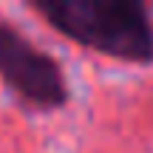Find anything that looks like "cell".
Returning a JSON list of instances; mask_svg holds the SVG:
<instances>
[{
	"instance_id": "cell-1",
	"label": "cell",
	"mask_w": 153,
	"mask_h": 153,
	"mask_svg": "<svg viewBox=\"0 0 153 153\" xmlns=\"http://www.w3.org/2000/svg\"><path fill=\"white\" fill-rule=\"evenodd\" d=\"M28 6L82 48L133 65L153 62V20L142 0H28Z\"/></svg>"
},
{
	"instance_id": "cell-2",
	"label": "cell",
	"mask_w": 153,
	"mask_h": 153,
	"mask_svg": "<svg viewBox=\"0 0 153 153\" xmlns=\"http://www.w3.org/2000/svg\"><path fill=\"white\" fill-rule=\"evenodd\" d=\"M0 79L31 108L57 111L68 102V82L60 62L6 20H0Z\"/></svg>"
}]
</instances>
